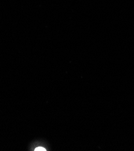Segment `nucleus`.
<instances>
[{"mask_svg":"<svg viewBox=\"0 0 134 151\" xmlns=\"http://www.w3.org/2000/svg\"><path fill=\"white\" fill-rule=\"evenodd\" d=\"M35 151H46V149H45L44 147H36L35 149Z\"/></svg>","mask_w":134,"mask_h":151,"instance_id":"nucleus-1","label":"nucleus"}]
</instances>
